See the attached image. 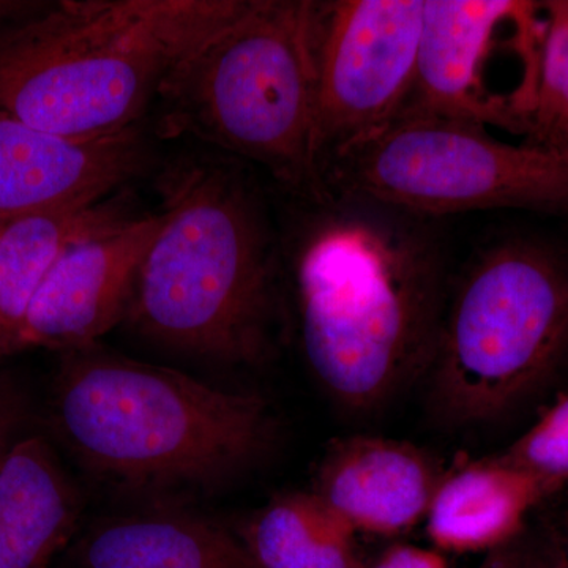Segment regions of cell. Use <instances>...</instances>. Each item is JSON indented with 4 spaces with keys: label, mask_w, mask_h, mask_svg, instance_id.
Masks as SVG:
<instances>
[{
    "label": "cell",
    "mask_w": 568,
    "mask_h": 568,
    "mask_svg": "<svg viewBox=\"0 0 568 568\" xmlns=\"http://www.w3.org/2000/svg\"><path fill=\"white\" fill-rule=\"evenodd\" d=\"M302 220L291 275L298 336L321 386L354 414L426 376L446 312L447 244L437 220L325 190Z\"/></svg>",
    "instance_id": "1"
},
{
    "label": "cell",
    "mask_w": 568,
    "mask_h": 568,
    "mask_svg": "<svg viewBox=\"0 0 568 568\" xmlns=\"http://www.w3.org/2000/svg\"><path fill=\"white\" fill-rule=\"evenodd\" d=\"M162 226L138 272L130 323L152 342L226 365L271 349L278 244L235 164L182 160L164 173Z\"/></svg>",
    "instance_id": "2"
},
{
    "label": "cell",
    "mask_w": 568,
    "mask_h": 568,
    "mask_svg": "<svg viewBox=\"0 0 568 568\" xmlns=\"http://www.w3.org/2000/svg\"><path fill=\"white\" fill-rule=\"evenodd\" d=\"M245 0H62L0 29V112L69 138L136 126Z\"/></svg>",
    "instance_id": "3"
},
{
    "label": "cell",
    "mask_w": 568,
    "mask_h": 568,
    "mask_svg": "<svg viewBox=\"0 0 568 568\" xmlns=\"http://www.w3.org/2000/svg\"><path fill=\"white\" fill-rule=\"evenodd\" d=\"M51 424L82 465L136 487H211L271 446L264 398L95 346L63 353Z\"/></svg>",
    "instance_id": "4"
},
{
    "label": "cell",
    "mask_w": 568,
    "mask_h": 568,
    "mask_svg": "<svg viewBox=\"0 0 568 568\" xmlns=\"http://www.w3.org/2000/svg\"><path fill=\"white\" fill-rule=\"evenodd\" d=\"M164 136H189L264 168L306 201L325 193L316 151L313 0H245L164 80Z\"/></svg>",
    "instance_id": "5"
},
{
    "label": "cell",
    "mask_w": 568,
    "mask_h": 568,
    "mask_svg": "<svg viewBox=\"0 0 568 568\" xmlns=\"http://www.w3.org/2000/svg\"><path fill=\"white\" fill-rule=\"evenodd\" d=\"M568 357V254L503 235L476 250L448 291L428 377L455 425L510 413Z\"/></svg>",
    "instance_id": "6"
},
{
    "label": "cell",
    "mask_w": 568,
    "mask_h": 568,
    "mask_svg": "<svg viewBox=\"0 0 568 568\" xmlns=\"http://www.w3.org/2000/svg\"><path fill=\"white\" fill-rule=\"evenodd\" d=\"M325 190L439 220L454 213H568V144H510L488 126L405 110L324 173Z\"/></svg>",
    "instance_id": "7"
},
{
    "label": "cell",
    "mask_w": 568,
    "mask_h": 568,
    "mask_svg": "<svg viewBox=\"0 0 568 568\" xmlns=\"http://www.w3.org/2000/svg\"><path fill=\"white\" fill-rule=\"evenodd\" d=\"M424 0H313L321 175L394 121L414 91Z\"/></svg>",
    "instance_id": "8"
},
{
    "label": "cell",
    "mask_w": 568,
    "mask_h": 568,
    "mask_svg": "<svg viewBox=\"0 0 568 568\" xmlns=\"http://www.w3.org/2000/svg\"><path fill=\"white\" fill-rule=\"evenodd\" d=\"M544 33L541 2L424 0L416 84L405 110L528 133V118L504 84V65L540 77Z\"/></svg>",
    "instance_id": "9"
},
{
    "label": "cell",
    "mask_w": 568,
    "mask_h": 568,
    "mask_svg": "<svg viewBox=\"0 0 568 568\" xmlns=\"http://www.w3.org/2000/svg\"><path fill=\"white\" fill-rule=\"evenodd\" d=\"M160 226V213L130 219L65 250L33 298L17 353L95 346L129 315L138 272Z\"/></svg>",
    "instance_id": "10"
},
{
    "label": "cell",
    "mask_w": 568,
    "mask_h": 568,
    "mask_svg": "<svg viewBox=\"0 0 568 568\" xmlns=\"http://www.w3.org/2000/svg\"><path fill=\"white\" fill-rule=\"evenodd\" d=\"M148 159L136 126L100 138L43 132L0 112V223L100 203Z\"/></svg>",
    "instance_id": "11"
},
{
    "label": "cell",
    "mask_w": 568,
    "mask_h": 568,
    "mask_svg": "<svg viewBox=\"0 0 568 568\" xmlns=\"http://www.w3.org/2000/svg\"><path fill=\"white\" fill-rule=\"evenodd\" d=\"M444 473L406 440L355 435L328 446L312 491L358 534L399 536L425 521Z\"/></svg>",
    "instance_id": "12"
},
{
    "label": "cell",
    "mask_w": 568,
    "mask_h": 568,
    "mask_svg": "<svg viewBox=\"0 0 568 568\" xmlns=\"http://www.w3.org/2000/svg\"><path fill=\"white\" fill-rule=\"evenodd\" d=\"M80 517V493L43 437L0 455V568H52Z\"/></svg>",
    "instance_id": "13"
},
{
    "label": "cell",
    "mask_w": 568,
    "mask_h": 568,
    "mask_svg": "<svg viewBox=\"0 0 568 568\" xmlns=\"http://www.w3.org/2000/svg\"><path fill=\"white\" fill-rule=\"evenodd\" d=\"M551 497L536 477L500 455L469 459L446 469L425 517L437 551L491 552L506 547Z\"/></svg>",
    "instance_id": "14"
},
{
    "label": "cell",
    "mask_w": 568,
    "mask_h": 568,
    "mask_svg": "<svg viewBox=\"0 0 568 568\" xmlns=\"http://www.w3.org/2000/svg\"><path fill=\"white\" fill-rule=\"evenodd\" d=\"M78 568H254L241 538L183 511H145L100 523Z\"/></svg>",
    "instance_id": "15"
},
{
    "label": "cell",
    "mask_w": 568,
    "mask_h": 568,
    "mask_svg": "<svg viewBox=\"0 0 568 568\" xmlns=\"http://www.w3.org/2000/svg\"><path fill=\"white\" fill-rule=\"evenodd\" d=\"M130 220L118 205H73L22 216L0 233V361L17 354L41 284L65 250Z\"/></svg>",
    "instance_id": "16"
},
{
    "label": "cell",
    "mask_w": 568,
    "mask_h": 568,
    "mask_svg": "<svg viewBox=\"0 0 568 568\" xmlns=\"http://www.w3.org/2000/svg\"><path fill=\"white\" fill-rule=\"evenodd\" d=\"M357 534L315 493L295 491L256 511L241 541L254 568H365Z\"/></svg>",
    "instance_id": "17"
},
{
    "label": "cell",
    "mask_w": 568,
    "mask_h": 568,
    "mask_svg": "<svg viewBox=\"0 0 568 568\" xmlns=\"http://www.w3.org/2000/svg\"><path fill=\"white\" fill-rule=\"evenodd\" d=\"M545 17L540 77L529 141L559 144L568 125V0L541 2Z\"/></svg>",
    "instance_id": "18"
},
{
    "label": "cell",
    "mask_w": 568,
    "mask_h": 568,
    "mask_svg": "<svg viewBox=\"0 0 568 568\" xmlns=\"http://www.w3.org/2000/svg\"><path fill=\"white\" fill-rule=\"evenodd\" d=\"M500 457L556 495L568 485V395L549 407Z\"/></svg>",
    "instance_id": "19"
},
{
    "label": "cell",
    "mask_w": 568,
    "mask_h": 568,
    "mask_svg": "<svg viewBox=\"0 0 568 568\" xmlns=\"http://www.w3.org/2000/svg\"><path fill=\"white\" fill-rule=\"evenodd\" d=\"M26 418V403L20 388L9 377L0 376V455L20 439Z\"/></svg>",
    "instance_id": "20"
},
{
    "label": "cell",
    "mask_w": 568,
    "mask_h": 568,
    "mask_svg": "<svg viewBox=\"0 0 568 568\" xmlns=\"http://www.w3.org/2000/svg\"><path fill=\"white\" fill-rule=\"evenodd\" d=\"M365 568H448L443 552L435 548L414 547V545H392L372 567Z\"/></svg>",
    "instance_id": "21"
},
{
    "label": "cell",
    "mask_w": 568,
    "mask_h": 568,
    "mask_svg": "<svg viewBox=\"0 0 568 568\" xmlns=\"http://www.w3.org/2000/svg\"><path fill=\"white\" fill-rule=\"evenodd\" d=\"M478 568H528L523 532L506 547L488 552L487 558Z\"/></svg>",
    "instance_id": "22"
},
{
    "label": "cell",
    "mask_w": 568,
    "mask_h": 568,
    "mask_svg": "<svg viewBox=\"0 0 568 568\" xmlns=\"http://www.w3.org/2000/svg\"><path fill=\"white\" fill-rule=\"evenodd\" d=\"M562 141L566 142V144H568V125L566 132H564Z\"/></svg>",
    "instance_id": "23"
},
{
    "label": "cell",
    "mask_w": 568,
    "mask_h": 568,
    "mask_svg": "<svg viewBox=\"0 0 568 568\" xmlns=\"http://www.w3.org/2000/svg\"><path fill=\"white\" fill-rule=\"evenodd\" d=\"M7 226V223H0V233H2L3 227Z\"/></svg>",
    "instance_id": "24"
}]
</instances>
